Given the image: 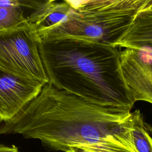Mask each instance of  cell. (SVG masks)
Instances as JSON below:
<instances>
[{"label":"cell","mask_w":152,"mask_h":152,"mask_svg":"<svg viewBox=\"0 0 152 152\" xmlns=\"http://www.w3.org/2000/svg\"><path fill=\"white\" fill-rule=\"evenodd\" d=\"M132 128L131 109L93 104L48 83L15 117L0 122V135L38 140L53 151L137 152Z\"/></svg>","instance_id":"6da1fadb"},{"label":"cell","mask_w":152,"mask_h":152,"mask_svg":"<svg viewBox=\"0 0 152 152\" xmlns=\"http://www.w3.org/2000/svg\"><path fill=\"white\" fill-rule=\"evenodd\" d=\"M49 83L91 103L132 109L117 47L75 37L41 40Z\"/></svg>","instance_id":"7a4b0ae2"},{"label":"cell","mask_w":152,"mask_h":152,"mask_svg":"<svg viewBox=\"0 0 152 152\" xmlns=\"http://www.w3.org/2000/svg\"><path fill=\"white\" fill-rule=\"evenodd\" d=\"M146 1H69L68 17L38 35L40 40L75 37L116 47Z\"/></svg>","instance_id":"3957f363"},{"label":"cell","mask_w":152,"mask_h":152,"mask_svg":"<svg viewBox=\"0 0 152 152\" xmlns=\"http://www.w3.org/2000/svg\"><path fill=\"white\" fill-rule=\"evenodd\" d=\"M40 42L36 27L28 22L0 31V70L30 83H48Z\"/></svg>","instance_id":"277c9868"},{"label":"cell","mask_w":152,"mask_h":152,"mask_svg":"<svg viewBox=\"0 0 152 152\" xmlns=\"http://www.w3.org/2000/svg\"><path fill=\"white\" fill-rule=\"evenodd\" d=\"M119 58L122 75L133 103L152 104V49L125 48Z\"/></svg>","instance_id":"5b68a950"},{"label":"cell","mask_w":152,"mask_h":152,"mask_svg":"<svg viewBox=\"0 0 152 152\" xmlns=\"http://www.w3.org/2000/svg\"><path fill=\"white\" fill-rule=\"evenodd\" d=\"M43 86L0 70V122L15 117L39 94Z\"/></svg>","instance_id":"8992f818"},{"label":"cell","mask_w":152,"mask_h":152,"mask_svg":"<svg viewBox=\"0 0 152 152\" xmlns=\"http://www.w3.org/2000/svg\"><path fill=\"white\" fill-rule=\"evenodd\" d=\"M24 8L32 10L27 21L36 28L37 33L48 30L63 21L69 14L71 7L69 1L22 0Z\"/></svg>","instance_id":"52a82bcc"},{"label":"cell","mask_w":152,"mask_h":152,"mask_svg":"<svg viewBox=\"0 0 152 152\" xmlns=\"http://www.w3.org/2000/svg\"><path fill=\"white\" fill-rule=\"evenodd\" d=\"M116 47L152 49V0H147Z\"/></svg>","instance_id":"ba28073f"},{"label":"cell","mask_w":152,"mask_h":152,"mask_svg":"<svg viewBox=\"0 0 152 152\" xmlns=\"http://www.w3.org/2000/svg\"><path fill=\"white\" fill-rule=\"evenodd\" d=\"M132 136L137 152H152V137L139 109L132 112Z\"/></svg>","instance_id":"9c48e42d"},{"label":"cell","mask_w":152,"mask_h":152,"mask_svg":"<svg viewBox=\"0 0 152 152\" xmlns=\"http://www.w3.org/2000/svg\"><path fill=\"white\" fill-rule=\"evenodd\" d=\"M27 22L23 7H0V31L16 27Z\"/></svg>","instance_id":"30bf717a"},{"label":"cell","mask_w":152,"mask_h":152,"mask_svg":"<svg viewBox=\"0 0 152 152\" xmlns=\"http://www.w3.org/2000/svg\"><path fill=\"white\" fill-rule=\"evenodd\" d=\"M21 6L20 0H0V7H11Z\"/></svg>","instance_id":"8fae6325"},{"label":"cell","mask_w":152,"mask_h":152,"mask_svg":"<svg viewBox=\"0 0 152 152\" xmlns=\"http://www.w3.org/2000/svg\"><path fill=\"white\" fill-rule=\"evenodd\" d=\"M0 152H20L18 147L12 145V146H6L0 144Z\"/></svg>","instance_id":"7c38bea8"},{"label":"cell","mask_w":152,"mask_h":152,"mask_svg":"<svg viewBox=\"0 0 152 152\" xmlns=\"http://www.w3.org/2000/svg\"><path fill=\"white\" fill-rule=\"evenodd\" d=\"M66 152H91L86 150H84L82 148H77V147H69Z\"/></svg>","instance_id":"4fadbf2b"}]
</instances>
